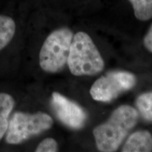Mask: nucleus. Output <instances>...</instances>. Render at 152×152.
Wrapping results in <instances>:
<instances>
[{"mask_svg":"<svg viewBox=\"0 0 152 152\" xmlns=\"http://www.w3.org/2000/svg\"><path fill=\"white\" fill-rule=\"evenodd\" d=\"M67 64L76 76L94 75L103 71L104 62L91 37L84 32L73 36Z\"/></svg>","mask_w":152,"mask_h":152,"instance_id":"f03ea898","label":"nucleus"},{"mask_svg":"<svg viewBox=\"0 0 152 152\" xmlns=\"http://www.w3.org/2000/svg\"><path fill=\"white\" fill-rule=\"evenodd\" d=\"M144 45L147 50L152 53V25L144 38Z\"/></svg>","mask_w":152,"mask_h":152,"instance_id":"ddd939ff","label":"nucleus"},{"mask_svg":"<svg viewBox=\"0 0 152 152\" xmlns=\"http://www.w3.org/2000/svg\"><path fill=\"white\" fill-rule=\"evenodd\" d=\"M138 20L147 21L152 18V0H129Z\"/></svg>","mask_w":152,"mask_h":152,"instance_id":"9d476101","label":"nucleus"},{"mask_svg":"<svg viewBox=\"0 0 152 152\" xmlns=\"http://www.w3.org/2000/svg\"><path fill=\"white\" fill-rule=\"evenodd\" d=\"M52 106L57 118L66 126L80 129L84 126L87 114L80 106L58 92H54Z\"/></svg>","mask_w":152,"mask_h":152,"instance_id":"423d86ee","label":"nucleus"},{"mask_svg":"<svg viewBox=\"0 0 152 152\" xmlns=\"http://www.w3.org/2000/svg\"><path fill=\"white\" fill-rule=\"evenodd\" d=\"M73 36L71 30L62 28L47 37L39 52V66L43 71L56 73L66 65Z\"/></svg>","mask_w":152,"mask_h":152,"instance_id":"7ed1b4c3","label":"nucleus"},{"mask_svg":"<svg viewBox=\"0 0 152 152\" xmlns=\"http://www.w3.org/2000/svg\"><path fill=\"white\" fill-rule=\"evenodd\" d=\"M138 117L137 111L132 106H119L106 122L96 126L93 130L97 149L103 152L116 151L136 125Z\"/></svg>","mask_w":152,"mask_h":152,"instance_id":"f257e3e1","label":"nucleus"},{"mask_svg":"<svg viewBox=\"0 0 152 152\" xmlns=\"http://www.w3.org/2000/svg\"><path fill=\"white\" fill-rule=\"evenodd\" d=\"M15 104L14 98L7 93H0V140L9 127V117Z\"/></svg>","mask_w":152,"mask_h":152,"instance_id":"6e6552de","label":"nucleus"},{"mask_svg":"<svg viewBox=\"0 0 152 152\" xmlns=\"http://www.w3.org/2000/svg\"><path fill=\"white\" fill-rule=\"evenodd\" d=\"M134 75L125 71H113L102 76L92 85L90 94L94 100L110 102L136 84Z\"/></svg>","mask_w":152,"mask_h":152,"instance_id":"39448f33","label":"nucleus"},{"mask_svg":"<svg viewBox=\"0 0 152 152\" xmlns=\"http://www.w3.org/2000/svg\"><path fill=\"white\" fill-rule=\"evenodd\" d=\"M16 32V23L11 17L0 15V51L11 41Z\"/></svg>","mask_w":152,"mask_h":152,"instance_id":"1a4fd4ad","label":"nucleus"},{"mask_svg":"<svg viewBox=\"0 0 152 152\" xmlns=\"http://www.w3.org/2000/svg\"><path fill=\"white\" fill-rule=\"evenodd\" d=\"M152 151V135L146 130L134 132L123 146V152H149Z\"/></svg>","mask_w":152,"mask_h":152,"instance_id":"0eeeda50","label":"nucleus"},{"mask_svg":"<svg viewBox=\"0 0 152 152\" xmlns=\"http://www.w3.org/2000/svg\"><path fill=\"white\" fill-rule=\"evenodd\" d=\"M52 118L43 112L30 114L16 112L9 122L6 141L10 144H18L52 128Z\"/></svg>","mask_w":152,"mask_h":152,"instance_id":"20e7f679","label":"nucleus"},{"mask_svg":"<svg viewBox=\"0 0 152 152\" xmlns=\"http://www.w3.org/2000/svg\"><path fill=\"white\" fill-rule=\"evenodd\" d=\"M58 151V144L52 138H47L42 141L36 149V152H56Z\"/></svg>","mask_w":152,"mask_h":152,"instance_id":"f8f14e48","label":"nucleus"},{"mask_svg":"<svg viewBox=\"0 0 152 152\" xmlns=\"http://www.w3.org/2000/svg\"><path fill=\"white\" fill-rule=\"evenodd\" d=\"M136 106L144 119L152 121V92L140 95L137 99Z\"/></svg>","mask_w":152,"mask_h":152,"instance_id":"9b49d317","label":"nucleus"}]
</instances>
